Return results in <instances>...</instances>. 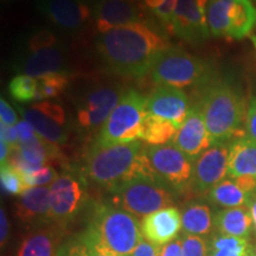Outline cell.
<instances>
[{
	"label": "cell",
	"mask_w": 256,
	"mask_h": 256,
	"mask_svg": "<svg viewBox=\"0 0 256 256\" xmlns=\"http://www.w3.org/2000/svg\"><path fill=\"white\" fill-rule=\"evenodd\" d=\"M168 48L164 34L142 22L115 28L98 34L96 40V51L104 68L114 75L130 78L152 72Z\"/></svg>",
	"instance_id": "1"
},
{
	"label": "cell",
	"mask_w": 256,
	"mask_h": 256,
	"mask_svg": "<svg viewBox=\"0 0 256 256\" xmlns=\"http://www.w3.org/2000/svg\"><path fill=\"white\" fill-rule=\"evenodd\" d=\"M81 238L104 256H130L144 236L136 216L113 204L98 203Z\"/></svg>",
	"instance_id": "2"
},
{
	"label": "cell",
	"mask_w": 256,
	"mask_h": 256,
	"mask_svg": "<svg viewBox=\"0 0 256 256\" xmlns=\"http://www.w3.org/2000/svg\"><path fill=\"white\" fill-rule=\"evenodd\" d=\"M83 172L84 177L107 190L134 176L152 174L147 166L140 140L107 146L92 144L84 156Z\"/></svg>",
	"instance_id": "3"
},
{
	"label": "cell",
	"mask_w": 256,
	"mask_h": 256,
	"mask_svg": "<svg viewBox=\"0 0 256 256\" xmlns=\"http://www.w3.org/2000/svg\"><path fill=\"white\" fill-rule=\"evenodd\" d=\"M211 142H229L238 136L247 110L240 92L228 82H212L200 102Z\"/></svg>",
	"instance_id": "4"
},
{
	"label": "cell",
	"mask_w": 256,
	"mask_h": 256,
	"mask_svg": "<svg viewBox=\"0 0 256 256\" xmlns=\"http://www.w3.org/2000/svg\"><path fill=\"white\" fill-rule=\"evenodd\" d=\"M110 191L112 204L138 218L174 206L176 192L152 174H140Z\"/></svg>",
	"instance_id": "5"
},
{
	"label": "cell",
	"mask_w": 256,
	"mask_h": 256,
	"mask_svg": "<svg viewBox=\"0 0 256 256\" xmlns=\"http://www.w3.org/2000/svg\"><path fill=\"white\" fill-rule=\"evenodd\" d=\"M147 98L132 89L124 92L92 144L107 146L142 139L144 121L147 115Z\"/></svg>",
	"instance_id": "6"
},
{
	"label": "cell",
	"mask_w": 256,
	"mask_h": 256,
	"mask_svg": "<svg viewBox=\"0 0 256 256\" xmlns=\"http://www.w3.org/2000/svg\"><path fill=\"white\" fill-rule=\"evenodd\" d=\"M66 50L62 40L49 30L34 31L25 40L23 50L16 60L20 75L38 78L52 72H66Z\"/></svg>",
	"instance_id": "7"
},
{
	"label": "cell",
	"mask_w": 256,
	"mask_h": 256,
	"mask_svg": "<svg viewBox=\"0 0 256 256\" xmlns=\"http://www.w3.org/2000/svg\"><path fill=\"white\" fill-rule=\"evenodd\" d=\"M211 74L210 66L206 60L172 46L160 55L151 72L153 81L159 86H171L179 89L206 84Z\"/></svg>",
	"instance_id": "8"
},
{
	"label": "cell",
	"mask_w": 256,
	"mask_h": 256,
	"mask_svg": "<svg viewBox=\"0 0 256 256\" xmlns=\"http://www.w3.org/2000/svg\"><path fill=\"white\" fill-rule=\"evenodd\" d=\"M206 19L210 36L242 40L256 24V8L252 0H209Z\"/></svg>",
	"instance_id": "9"
},
{
	"label": "cell",
	"mask_w": 256,
	"mask_h": 256,
	"mask_svg": "<svg viewBox=\"0 0 256 256\" xmlns=\"http://www.w3.org/2000/svg\"><path fill=\"white\" fill-rule=\"evenodd\" d=\"M144 156L152 174L176 194H182L191 186L194 160L172 142L144 146Z\"/></svg>",
	"instance_id": "10"
},
{
	"label": "cell",
	"mask_w": 256,
	"mask_h": 256,
	"mask_svg": "<svg viewBox=\"0 0 256 256\" xmlns=\"http://www.w3.org/2000/svg\"><path fill=\"white\" fill-rule=\"evenodd\" d=\"M49 188L50 220L66 228L87 203L86 177L75 172H64Z\"/></svg>",
	"instance_id": "11"
},
{
	"label": "cell",
	"mask_w": 256,
	"mask_h": 256,
	"mask_svg": "<svg viewBox=\"0 0 256 256\" xmlns=\"http://www.w3.org/2000/svg\"><path fill=\"white\" fill-rule=\"evenodd\" d=\"M124 92L116 86H100L90 89L78 104L76 118L80 128L87 132L101 128Z\"/></svg>",
	"instance_id": "12"
},
{
	"label": "cell",
	"mask_w": 256,
	"mask_h": 256,
	"mask_svg": "<svg viewBox=\"0 0 256 256\" xmlns=\"http://www.w3.org/2000/svg\"><path fill=\"white\" fill-rule=\"evenodd\" d=\"M229 142L214 144L194 160L191 188L197 194L209 192L228 176Z\"/></svg>",
	"instance_id": "13"
},
{
	"label": "cell",
	"mask_w": 256,
	"mask_h": 256,
	"mask_svg": "<svg viewBox=\"0 0 256 256\" xmlns=\"http://www.w3.org/2000/svg\"><path fill=\"white\" fill-rule=\"evenodd\" d=\"M42 17L66 34H78L92 17V5L82 0H36Z\"/></svg>",
	"instance_id": "14"
},
{
	"label": "cell",
	"mask_w": 256,
	"mask_h": 256,
	"mask_svg": "<svg viewBox=\"0 0 256 256\" xmlns=\"http://www.w3.org/2000/svg\"><path fill=\"white\" fill-rule=\"evenodd\" d=\"M209 0H178L171 31L192 44L206 42L210 37L206 19Z\"/></svg>",
	"instance_id": "15"
},
{
	"label": "cell",
	"mask_w": 256,
	"mask_h": 256,
	"mask_svg": "<svg viewBox=\"0 0 256 256\" xmlns=\"http://www.w3.org/2000/svg\"><path fill=\"white\" fill-rule=\"evenodd\" d=\"M191 110L188 96L179 88L159 86L147 98V113L176 124H183Z\"/></svg>",
	"instance_id": "16"
},
{
	"label": "cell",
	"mask_w": 256,
	"mask_h": 256,
	"mask_svg": "<svg viewBox=\"0 0 256 256\" xmlns=\"http://www.w3.org/2000/svg\"><path fill=\"white\" fill-rule=\"evenodd\" d=\"M171 142L191 160L196 159L212 145L200 104L192 106L188 118L178 128Z\"/></svg>",
	"instance_id": "17"
},
{
	"label": "cell",
	"mask_w": 256,
	"mask_h": 256,
	"mask_svg": "<svg viewBox=\"0 0 256 256\" xmlns=\"http://www.w3.org/2000/svg\"><path fill=\"white\" fill-rule=\"evenodd\" d=\"M92 17L100 34L115 28L142 22L134 0H100L92 5Z\"/></svg>",
	"instance_id": "18"
},
{
	"label": "cell",
	"mask_w": 256,
	"mask_h": 256,
	"mask_svg": "<svg viewBox=\"0 0 256 256\" xmlns=\"http://www.w3.org/2000/svg\"><path fill=\"white\" fill-rule=\"evenodd\" d=\"M66 226L48 223L31 229L19 244L17 256H57L64 243Z\"/></svg>",
	"instance_id": "19"
},
{
	"label": "cell",
	"mask_w": 256,
	"mask_h": 256,
	"mask_svg": "<svg viewBox=\"0 0 256 256\" xmlns=\"http://www.w3.org/2000/svg\"><path fill=\"white\" fill-rule=\"evenodd\" d=\"M14 214L22 223L34 229L50 220V188H28L16 202Z\"/></svg>",
	"instance_id": "20"
},
{
	"label": "cell",
	"mask_w": 256,
	"mask_h": 256,
	"mask_svg": "<svg viewBox=\"0 0 256 256\" xmlns=\"http://www.w3.org/2000/svg\"><path fill=\"white\" fill-rule=\"evenodd\" d=\"M182 229V214L174 206L164 208L144 217L142 234L147 241L162 247L177 238Z\"/></svg>",
	"instance_id": "21"
},
{
	"label": "cell",
	"mask_w": 256,
	"mask_h": 256,
	"mask_svg": "<svg viewBox=\"0 0 256 256\" xmlns=\"http://www.w3.org/2000/svg\"><path fill=\"white\" fill-rule=\"evenodd\" d=\"M256 190V178H226L208 192V200L223 209L244 206Z\"/></svg>",
	"instance_id": "22"
},
{
	"label": "cell",
	"mask_w": 256,
	"mask_h": 256,
	"mask_svg": "<svg viewBox=\"0 0 256 256\" xmlns=\"http://www.w3.org/2000/svg\"><path fill=\"white\" fill-rule=\"evenodd\" d=\"M228 177L256 178V142L246 134L230 142Z\"/></svg>",
	"instance_id": "23"
},
{
	"label": "cell",
	"mask_w": 256,
	"mask_h": 256,
	"mask_svg": "<svg viewBox=\"0 0 256 256\" xmlns=\"http://www.w3.org/2000/svg\"><path fill=\"white\" fill-rule=\"evenodd\" d=\"M214 222L218 234L236 238H248L252 229H254L250 211L247 206L220 210L215 215Z\"/></svg>",
	"instance_id": "24"
},
{
	"label": "cell",
	"mask_w": 256,
	"mask_h": 256,
	"mask_svg": "<svg viewBox=\"0 0 256 256\" xmlns=\"http://www.w3.org/2000/svg\"><path fill=\"white\" fill-rule=\"evenodd\" d=\"M210 206L202 202H191L182 212L183 232L197 236H208L212 232L215 222Z\"/></svg>",
	"instance_id": "25"
},
{
	"label": "cell",
	"mask_w": 256,
	"mask_h": 256,
	"mask_svg": "<svg viewBox=\"0 0 256 256\" xmlns=\"http://www.w3.org/2000/svg\"><path fill=\"white\" fill-rule=\"evenodd\" d=\"M24 120L31 124L40 139L58 146L68 140V132L62 124L34 108H19Z\"/></svg>",
	"instance_id": "26"
},
{
	"label": "cell",
	"mask_w": 256,
	"mask_h": 256,
	"mask_svg": "<svg viewBox=\"0 0 256 256\" xmlns=\"http://www.w3.org/2000/svg\"><path fill=\"white\" fill-rule=\"evenodd\" d=\"M178 127L162 118L147 113L142 133V140L148 145H165L174 140Z\"/></svg>",
	"instance_id": "27"
},
{
	"label": "cell",
	"mask_w": 256,
	"mask_h": 256,
	"mask_svg": "<svg viewBox=\"0 0 256 256\" xmlns=\"http://www.w3.org/2000/svg\"><path fill=\"white\" fill-rule=\"evenodd\" d=\"M252 248L248 238L218 234L209 241V256H250Z\"/></svg>",
	"instance_id": "28"
},
{
	"label": "cell",
	"mask_w": 256,
	"mask_h": 256,
	"mask_svg": "<svg viewBox=\"0 0 256 256\" xmlns=\"http://www.w3.org/2000/svg\"><path fill=\"white\" fill-rule=\"evenodd\" d=\"M37 81L38 92L36 102L49 101L50 98H57L66 90V86L69 84V76L66 72H52L38 78Z\"/></svg>",
	"instance_id": "29"
},
{
	"label": "cell",
	"mask_w": 256,
	"mask_h": 256,
	"mask_svg": "<svg viewBox=\"0 0 256 256\" xmlns=\"http://www.w3.org/2000/svg\"><path fill=\"white\" fill-rule=\"evenodd\" d=\"M8 92L14 100L22 104L36 101L38 92L37 78L19 74L8 83Z\"/></svg>",
	"instance_id": "30"
},
{
	"label": "cell",
	"mask_w": 256,
	"mask_h": 256,
	"mask_svg": "<svg viewBox=\"0 0 256 256\" xmlns=\"http://www.w3.org/2000/svg\"><path fill=\"white\" fill-rule=\"evenodd\" d=\"M0 180H2V186L6 194H14V196H20L28 186L25 182L23 174L14 168L10 162L2 165L0 168Z\"/></svg>",
	"instance_id": "31"
},
{
	"label": "cell",
	"mask_w": 256,
	"mask_h": 256,
	"mask_svg": "<svg viewBox=\"0 0 256 256\" xmlns=\"http://www.w3.org/2000/svg\"><path fill=\"white\" fill-rule=\"evenodd\" d=\"M147 10L152 12L159 22L168 30H171L172 19H174L178 0H142Z\"/></svg>",
	"instance_id": "32"
},
{
	"label": "cell",
	"mask_w": 256,
	"mask_h": 256,
	"mask_svg": "<svg viewBox=\"0 0 256 256\" xmlns=\"http://www.w3.org/2000/svg\"><path fill=\"white\" fill-rule=\"evenodd\" d=\"M180 238L183 256H209V241L203 236L183 232Z\"/></svg>",
	"instance_id": "33"
},
{
	"label": "cell",
	"mask_w": 256,
	"mask_h": 256,
	"mask_svg": "<svg viewBox=\"0 0 256 256\" xmlns=\"http://www.w3.org/2000/svg\"><path fill=\"white\" fill-rule=\"evenodd\" d=\"M57 178H58V176H57L56 170L52 166L46 165L28 174L25 177V182H26L28 188L46 186L48 184H52Z\"/></svg>",
	"instance_id": "34"
},
{
	"label": "cell",
	"mask_w": 256,
	"mask_h": 256,
	"mask_svg": "<svg viewBox=\"0 0 256 256\" xmlns=\"http://www.w3.org/2000/svg\"><path fill=\"white\" fill-rule=\"evenodd\" d=\"M57 256H89V250L80 235L78 238H69L68 241L64 242Z\"/></svg>",
	"instance_id": "35"
},
{
	"label": "cell",
	"mask_w": 256,
	"mask_h": 256,
	"mask_svg": "<svg viewBox=\"0 0 256 256\" xmlns=\"http://www.w3.org/2000/svg\"><path fill=\"white\" fill-rule=\"evenodd\" d=\"M32 108L42 112V113L46 114V116L51 118L52 120H55L56 122L62 124V126L66 122V114H64L63 108L60 104H54V102L50 101H40L34 102L32 104Z\"/></svg>",
	"instance_id": "36"
},
{
	"label": "cell",
	"mask_w": 256,
	"mask_h": 256,
	"mask_svg": "<svg viewBox=\"0 0 256 256\" xmlns=\"http://www.w3.org/2000/svg\"><path fill=\"white\" fill-rule=\"evenodd\" d=\"M244 128L246 136L256 142V96L249 102L244 120Z\"/></svg>",
	"instance_id": "37"
},
{
	"label": "cell",
	"mask_w": 256,
	"mask_h": 256,
	"mask_svg": "<svg viewBox=\"0 0 256 256\" xmlns=\"http://www.w3.org/2000/svg\"><path fill=\"white\" fill-rule=\"evenodd\" d=\"M0 120H2L0 124H4V126H14L19 122L14 107L2 98L0 100Z\"/></svg>",
	"instance_id": "38"
},
{
	"label": "cell",
	"mask_w": 256,
	"mask_h": 256,
	"mask_svg": "<svg viewBox=\"0 0 256 256\" xmlns=\"http://www.w3.org/2000/svg\"><path fill=\"white\" fill-rule=\"evenodd\" d=\"M160 247L148 242L145 238H142V241L138 243L136 248L134 249L130 256H159Z\"/></svg>",
	"instance_id": "39"
},
{
	"label": "cell",
	"mask_w": 256,
	"mask_h": 256,
	"mask_svg": "<svg viewBox=\"0 0 256 256\" xmlns=\"http://www.w3.org/2000/svg\"><path fill=\"white\" fill-rule=\"evenodd\" d=\"M0 139L5 140L11 146L12 151H14L19 145L17 128L14 126H4V124H0Z\"/></svg>",
	"instance_id": "40"
},
{
	"label": "cell",
	"mask_w": 256,
	"mask_h": 256,
	"mask_svg": "<svg viewBox=\"0 0 256 256\" xmlns=\"http://www.w3.org/2000/svg\"><path fill=\"white\" fill-rule=\"evenodd\" d=\"M17 133H18V139H19V144L20 142H30V140L34 139V138L37 136L36 132L34 130V128L28 121H19L17 124Z\"/></svg>",
	"instance_id": "41"
},
{
	"label": "cell",
	"mask_w": 256,
	"mask_h": 256,
	"mask_svg": "<svg viewBox=\"0 0 256 256\" xmlns=\"http://www.w3.org/2000/svg\"><path fill=\"white\" fill-rule=\"evenodd\" d=\"M159 256H183L180 236H178L177 238L168 243V244L160 247Z\"/></svg>",
	"instance_id": "42"
},
{
	"label": "cell",
	"mask_w": 256,
	"mask_h": 256,
	"mask_svg": "<svg viewBox=\"0 0 256 256\" xmlns=\"http://www.w3.org/2000/svg\"><path fill=\"white\" fill-rule=\"evenodd\" d=\"M0 226H2V232H0V241H2V247H5L6 242H8V215H6L4 208H2L0 210Z\"/></svg>",
	"instance_id": "43"
},
{
	"label": "cell",
	"mask_w": 256,
	"mask_h": 256,
	"mask_svg": "<svg viewBox=\"0 0 256 256\" xmlns=\"http://www.w3.org/2000/svg\"><path fill=\"white\" fill-rule=\"evenodd\" d=\"M249 211H250L252 220V226H254V230L256 232V190L252 192L249 197L248 204H247Z\"/></svg>",
	"instance_id": "44"
},
{
	"label": "cell",
	"mask_w": 256,
	"mask_h": 256,
	"mask_svg": "<svg viewBox=\"0 0 256 256\" xmlns=\"http://www.w3.org/2000/svg\"><path fill=\"white\" fill-rule=\"evenodd\" d=\"M87 247H88V246H87ZM88 250H89V256H104V255L100 254L98 252H96L95 249H92V247H88Z\"/></svg>",
	"instance_id": "45"
},
{
	"label": "cell",
	"mask_w": 256,
	"mask_h": 256,
	"mask_svg": "<svg viewBox=\"0 0 256 256\" xmlns=\"http://www.w3.org/2000/svg\"><path fill=\"white\" fill-rule=\"evenodd\" d=\"M250 40H252V46H254L255 50H256V36H255V34H250Z\"/></svg>",
	"instance_id": "46"
},
{
	"label": "cell",
	"mask_w": 256,
	"mask_h": 256,
	"mask_svg": "<svg viewBox=\"0 0 256 256\" xmlns=\"http://www.w3.org/2000/svg\"><path fill=\"white\" fill-rule=\"evenodd\" d=\"M82 2H87V4H89V5H92V4H95V2H100V0H82Z\"/></svg>",
	"instance_id": "47"
},
{
	"label": "cell",
	"mask_w": 256,
	"mask_h": 256,
	"mask_svg": "<svg viewBox=\"0 0 256 256\" xmlns=\"http://www.w3.org/2000/svg\"><path fill=\"white\" fill-rule=\"evenodd\" d=\"M250 256H256V244L252 248V255Z\"/></svg>",
	"instance_id": "48"
},
{
	"label": "cell",
	"mask_w": 256,
	"mask_h": 256,
	"mask_svg": "<svg viewBox=\"0 0 256 256\" xmlns=\"http://www.w3.org/2000/svg\"><path fill=\"white\" fill-rule=\"evenodd\" d=\"M14 2V0H2V2Z\"/></svg>",
	"instance_id": "49"
}]
</instances>
